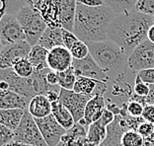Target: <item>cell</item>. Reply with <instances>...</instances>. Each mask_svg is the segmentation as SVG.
Instances as JSON below:
<instances>
[{
	"label": "cell",
	"mask_w": 154,
	"mask_h": 146,
	"mask_svg": "<svg viewBox=\"0 0 154 146\" xmlns=\"http://www.w3.org/2000/svg\"><path fill=\"white\" fill-rule=\"evenodd\" d=\"M58 73V86L61 89L65 90H73L77 79V75L75 74L73 67H70L67 70Z\"/></svg>",
	"instance_id": "28"
},
{
	"label": "cell",
	"mask_w": 154,
	"mask_h": 146,
	"mask_svg": "<svg viewBox=\"0 0 154 146\" xmlns=\"http://www.w3.org/2000/svg\"><path fill=\"white\" fill-rule=\"evenodd\" d=\"M90 55L109 76L110 81L128 69V56L124 50L110 40L88 44Z\"/></svg>",
	"instance_id": "3"
},
{
	"label": "cell",
	"mask_w": 154,
	"mask_h": 146,
	"mask_svg": "<svg viewBox=\"0 0 154 146\" xmlns=\"http://www.w3.org/2000/svg\"><path fill=\"white\" fill-rule=\"evenodd\" d=\"M12 70L21 78H29L35 73L33 65L28 60V58H24L17 62L13 66Z\"/></svg>",
	"instance_id": "29"
},
{
	"label": "cell",
	"mask_w": 154,
	"mask_h": 146,
	"mask_svg": "<svg viewBox=\"0 0 154 146\" xmlns=\"http://www.w3.org/2000/svg\"><path fill=\"white\" fill-rule=\"evenodd\" d=\"M38 44L51 50L52 48L64 46L62 41V28H50L48 27L44 32L43 36L38 40Z\"/></svg>",
	"instance_id": "19"
},
{
	"label": "cell",
	"mask_w": 154,
	"mask_h": 146,
	"mask_svg": "<svg viewBox=\"0 0 154 146\" xmlns=\"http://www.w3.org/2000/svg\"><path fill=\"white\" fill-rule=\"evenodd\" d=\"M27 110H0V123L14 131L22 120Z\"/></svg>",
	"instance_id": "21"
},
{
	"label": "cell",
	"mask_w": 154,
	"mask_h": 146,
	"mask_svg": "<svg viewBox=\"0 0 154 146\" xmlns=\"http://www.w3.org/2000/svg\"><path fill=\"white\" fill-rule=\"evenodd\" d=\"M28 4V0H0V22L6 14L16 15L21 8ZM0 44V50H1Z\"/></svg>",
	"instance_id": "25"
},
{
	"label": "cell",
	"mask_w": 154,
	"mask_h": 146,
	"mask_svg": "<svg viewBox=\"0 0 154 146\" xmlns=\"http://www.w3.org/2000/svg\"><path fill=\"white\" fill-rule=\"evenodd\" d=\"M80 146H97L96 144H94V143H92V142H90L88 139H86L85 141L83 142V143L80 145Z\"/></svg>",
	"instance_id": "45"
},
{
	"label": "cell",
	"mask_w": 154,
	"mask_h": 146,
	"mask_svg": "<svg viewBox=\"0 0 154 146\" xmlns=\"http://www.w3.org/2000/svg\"><path fill=\"white\" fill-rule=\"evenodd\" d=\"M5 146H32V145H28V144H23V143H19V142H16V141H12L8 143Z\"/></svg>",
	"instance_id": "44"
},
{
	"label": "cell",
	"mask_w": 154,
	"mask_h": 146,
	"mask_svg": "<svg viewBox=\"0 0 154 146\" xmlns=\"http://www.w3.org/2000/svg\"><path fill=\"white\" fill-rule=\"evenodd\" d=\"M107 128L108 127L101 123L99 120L91 123L87 131V139L97 146H100L107 137Z\"/></svg>",
	"instance_id": "23"
},
{
	"label": "cell",
	"mask_w": 154,
	"mask_h": 146,
	"mask_svg": "<svg viewBox=\"0 0 154 146\" xmlns=\"http://www.w3.org/2000/svg\"><path fill=\"white\" fill-rule=\"evenodd\" d=\"M116 14L107 5L86 7L77 3L73 33L85 44L108 40V29L116 18Z\"/></svg>",
	"instance_id": "2"
},
{
	"label": "cell",
	"mask_w": 154,
	"mask_h": 146,
	"mask_svg": "<svg viewBox=\"0 0 154 146\" xmlns=\"http://www.w3.org/2000/svg\"><path fill=\"white\" fill-rule=\"evenodd\" d=\"M106 109V97L97 95L93 96L87 103L85 112H84V120L90 126L91 123L99 120Z\"/></svg>",
	"instance_id": "14"
},
{
	"label": "cell",
	"mask_w": 154,
	"mask_h": 146,
	"mask_svg": "<svg viewBox=\"0 0 154 146\" xmlns=\"http://www.w3.org/2000/svg\"><path fill=\"white\" fill-rule=\"evenodd\" d=\"M73 57L70 50L64 46L57 47L48 50V67L52 71L63 72L72 67Z\"/></svg>",
	"instance_id": "12"
},
{
	"label": "cell",
	"mask_w": 154,
	"mask_h": 146,
	"mask_svg": "<svg viewBox=\"0 0 154 146\" xmlns=\"http://www.w3.org/2000/svg\"><path fill=\"white\" fill-rule=\"evenodd\" d=\"M77 3L86 7H100L105 5L104 0H77Z\"/></svg>",
	"instance_id": "41"
},
{
	"label": "cell",
	"mask_w": 154,
	"mask_h": 146,
	"mask_svg": "<svg viewBox=\"0 0 154 146\" xmlns=\"http://www.w3.org/2000/svg\"><path fill=\"white\" fill-rule=\"evenodd\" d=\"M50 28H61L59 20V0H43L36 8Z\"/></svg>",
	"instance_id": "13"
},
{
	"label": "cell",
	"mask_w": 154,
	"mask_h": 146,
	"mask_svg": "<svg viewBox=\"0 0 154 146\" xmlns=\"http://www.w3.org/2000/svg\"><path fill=\"white\" fill-rule=\"evenodd\" d=\"M137 132L141 135V136L144 138V139H147V138L153 133L154 131V124L147 123V121H142V123L139 124L137 127Z\"/></svg>",
	"instance_id": "36"
},
{
	"label": "cell",
	"mask_w": 154,
	"mask_h": 146,
	"mask_svg": "<svg viewBox=\"0 0 154 146\" xmlns=\"http://www.w3.org/2000/svg\"><path fill=\"white\" fill-rule=\"evenodd\" d=\"M26 41L25 33L21 27L16 15L6 14L0 22V44L4 47L20 41Z\"/></svg>",
	"instance_id": "7"
},
{
	"label": "cell",
	"mask_w": 154,
	"mask_h": 146,
	"mask_svg": "<svg viewBox=\"0 0 154 146\" xmlns=\"http://www.w3.org/2000/svg\"><path fill=\"white\" fill-rule=\"evenodd\" d=\"M128 66L134 72L154 68V44L147 39L143 41L129 54Z\"/></svg>",
	"instance_id": "6"
},
{
	"label": "cell",
	"mask_w": 154,
	"mask_h": 146,
	"mask_svg": "<svg viewBox=\"0 0 154 146\" xmlns=\"http://www.w3.org/2000/svg\"><path fill=\"white\" fill-rule=\"evenodd\" d=\"M16 18L25 33L27 43L31 47L38 44V40L48 28L40 12L30 4H27L19 10L16 14Z\"/></svg>",
	"instance_id": "4"
},
{
	"label": "cell",
	"mask_w": 154,
	"mask_h": 146,
	"mask_svg": "<svg viewBox=\"0 0 154 146\" xmlns=\"http://www.w3.org/2000/svg\"><path fill=\"white\" fill-rule=\"evenodd\" d=\"M31 48L32 47L27 43V41L2 47L0 50V69L13 68L18 61L28 58Z\"/></svg>",
	"instance_id": "9"
},
{
	"label": "cell",
	"mask_w": 154,
	"mask_h": 146,
	"mask_svg": "<svg viewBox=\"0 0 154 146\" xmlns=\"http://www.w3.org/2000/svg\"><path fill=\"white\" fill-rule=\"evenodd\" d=\"M104 2L105 5L110 7L117 15H119L134 11L137 0H104Z\"/></svg>",
	"instance_id": "26"
},
{
	"label": "cell",
	"mask_w": 154,
	"mask_h": 146,
	"mask_svg": "<svg viewBox=\"0 0 154 146\" xmlns=\"http://www.w3.org/2000/svg\"><path fill=\"white\" fill-rule=\"evenodd\" d=\"M77 0H59V20L62 29L73 32Z\"/></svg>",
	"instance_id": "17"
},
{
	"label": "cell",
	"mask_w": 154,
	"mask_h": 146,
	"mask_svg": "<svg viewBox=\"0 0 154 146\" xmlns=\"http://www.w3.org/2000/svg\"><path fill=\"white\" fill-rule=\"evenodd\" d=\"M153 24L152 16L136 10L119 14L108 29V40L121 47L129 56L136 47L147 39L148 30Z\"/></svg>",
	"instance_id": "1"
},
{
	"label": "cell",
	"mask_w": 154,
	"mask_h": 146,
	"mask_svg": "<svg viewBox=\"0 0 154 146\" xmlns=\"http://www.w3.org/2000/svg\"><path fill=\"white\" fill-rule=\"evenodd\" d=\"M30 101L11 90H0V110H27Z\"/></svg>",
	"instance_id": "15"
},
{
	"label": "cell",
	"mask_w": 154,
	"mask_h": 146,
	"mask_svg": "<svg viewBox=\"0 0 154 146\" xmlns=\"http://www.w3.org/2000/svg\"><path fill=\"white\" fill-rule=\"evenodd\" d=\"M149 94L145 98V105L154 106V85H149Z\"/></svg>",
	"instance_id": "42"
},
{
	"label": "cell",
	"mask_w": 154,
	"mask_h": 146,
	"mask_svg": "<svg viewBox=\"0 0 154 146\" xmlns=\"http://www.w3.org/2000/svg\"><path fill=\"white\" fill-rule=\"evenodd\" d=\"M135 10L146 15H154V0H137Z\"/></svg>",
	"instance_id": "33"
},
{
	"label": "cell",
	"mask_w": 154,
	"mask_h": 146,
	"mask_svg": "<svg viewBox=\"0 0 154 146\" xmlns=\"http://www.w3.org/2000/svg\"><path fill=\"white\" fill-rule=\"evenodd\" d=\"M48 50L45 47H41L40 44L32 47L29 55H28V60L33 65L35 71H43L48 69Z\"/></svg>",
	"instance_id": "22"
},
{
	"label": "cell",
	"mask_w": 154,
	"mask_h": 146,
	"mask_svg": "<svg viewBox=\"0 0 154 146\" xmlns=\"http://www.w3.org/2000/svg\"><path fill=\"white\" fill-rule=\"evenodd\" d=\"M51 103L45 95H36L31 99L27 111L34 119H44L51 114Z\"/></svg>",
	"instance_id": "18"
},
{
	"label": "cell",
	"mask_w": 154,
	"mask_h": 146,
	"mask_svg": "<svg viewBox=\"0 0 154 146\" xmlns=\"http://www.w3.org/2000/svg\"><path fill=\"white\" fill-rule=\"evenodd\" d=\"M141 117L144 121L154 124V106L153 105H145L143 109V113Z\"/></svg>",
	"instance_id": "38"
},
{
	"label": "cell",
	"mask_w": 154,
	"mask_h": 146,
	"mask_svg": "<svg viewBox=\"0 0 154 146\" xmlns=\"http://www.w3.org/2000/svg\"><path fill=\"white\" fill-rule=\"evenodd\" d=\"M14 131L0 123V146H5L13 141Z\"/></svg>",
	"instance_id": "34"
},
{
	"label": "cell",
	"mask_w": 154,
	"mask_h": 146,
	"mask_svg": "<svg viewBox=\"0 0 154 146\" xmlns=\"http://www.w3.org/2000/svg\"><path fill=\"white\" fill-rule=\"evenodd\" d=\"M144 143L145 139L136 130H125L120 139L121 146H143Z\"/></svg>",
	"instance_id": "27"
},
{
	"label": "cell",
	"mask_w": 154,
	"mask_h": 146,
	"mask_svg": "<svg viewBox=\"0 0 154 146\" xmlns=\"http://www.w3.org/2000/svg\"><path fill=\"white\" fill-rule=\"evenodd\" d=\"M42 135L48 146H57L61 137L65 134L66 130L61 127L52 114L44 119H35Z\"/></svg>",
	"instance_id": "11"
},
{
	"label": "cell",
	"mask_w": 154,
	"mask_h": 146,
	"mask_svg": "<svg viewBox=\"0 0 154 146\" xmlns=\"http://www.w3.org/2000/svg\"><path fill=\"white\" fill-rule=\"evenodd\" d=\"M115 117H116L115 114L106 108V109H105V111H104L103 114H102V117H101V119L99 120V121L102 124H104L105 126L108 127V126H110V124H112V123H114Z\"/></svg>",
	"instance_id": "39"
},
{
	"label": "cell",
	"mask_w": 154,
	"mask_h": 146,
	"mask_svg": "<svg viewBox=\"0 0 154 146\" xmlns=\"http://www.w3.org/2000/svg\"><path fill=\"white\" fill-rule=\"evenodd\" d=\"M62 41H63L64 47H67L69 50V48H70L73 44L79 40L77 39V37L74 35V33L71 32V31L62 29Z\"/></svg>",
	"instance_id": "37"
},
{
	"label": "cell",
	"mask_w": 154,
	"mask_h": 146,
	"mask_svg": "<svg viewBox=\"0 0 154 146\" xmlns=\"http://www.w3.org/2000/svg\"><path fill=\"white\" fill-rule=\"evenodd\" d=\"M72 67L74 69V72L77 76L91 78L105 83L110 82L109 76L97 64V62L94 60V58L90 54L85 58H83V59H74Z\"/></svg>",
	"instance_id": "10"
},
{
	"label": "cell",
	"mask_w": 154,
	"mask_h": 146,
	"mask_svg": "<svg viewBox=\"0 0 154 146\" xmlns=\"http://www.w3.org/2000/svg\"><path fill=\"white\" fill-rule=\"evenodd\" d=\"M143 109H144V105L141 104L140 102H138V101L131 100L128 102L127 110L128 116L134 117H141Z\"/></svg>",
	"instance_id": "32"
},
{
	"label": "cell",
	"mask_w": 154,
	"mask_h": 146,
	"mask_svg": "<svg viewBox=\"0 0 154 146\" xmlns=\"http://www.w3.org/2000/svg\"><path fill=\"white\" fill-rule=\"evenodd\" d=\"M92 96L75 93L73 90L61 89L59 93L58 103L67 109L74 119L75 123L84 119V112L89 100Z\"/></svg>",
	"instance_id": "8"
},
{
	"label": "cell",
	"mask_w": 154,
	"mask_h": 146,
	"mask_svg": "<svg viewBox=\"0 0 154 146\" xmlns=\"http://www.w3.org/2000/svg\"><path fill=\"white\" fill-rule=\"evenodd\" d=\"M152 18H153V23H154V15L152 16Z\"/></svg>",
	"instance_id": "46"
},
{
	"label": "cell",
	"mask_w": 154,
	"mask_h": 146,
	"mask_svg": "<svg viewBox=\"0 0 154 146\" xmlns=\"http://www.w3.org/2000/svg\"><path fill=\"white\" fill-rule=\"evenodd\" d=\"M13 141L32 146H48L34 117L26 111L18 127L14 130Z\"/></svg>",
	"instance_id": "5"
},
{
	"label": "cell",
	"mask_w": 154,
	"mask_h": 146,
	"mask_svg": "<svg viewBox=\"0 0 154 146\" xmlns=\"http://www.w3.org/2000/svg\"><path fill=\"white\" fill-rule=\"evenodd\" d=\"M98 83H99L98 80L77 76L73 91L78 94H83V95H88L93 97L97 89Z\"/></svg>",
	"instance_id": "24"
},
{
	"label": "cell",
	"mask_w": 154,
	"mask_h": 146,
	"mask_svg": "<svg viewBox=\"0 0 154 146\" xmlns=\"http://www.w3.org/2000/svg\"><path fill=\"white\" fill-rule=\"evenodd\" d=\"M147 40L154 44V24L149 28L147 33Z\"/></svg>",
	"instance_id": "43"
},
{
	"label": "cell",
	"mask_w": 154,
	"mask_h": 146,
	"mask_svg": "<svg viewBox=\"0 0 154 146\" xmlns=\"http://www.w3.org/2000/svg\"><path fill=\"white\" fill-rule=\"evenodd\" d=\"M51 106H52L51 114L54 116V117L58 123L59 126L63 127L66 131L72 128L73 126L75 124V121L70 112L58 102L52 103Z\"/></svg>",
	"instance_id": "20"
},
{
	"label": "cell",
	"mask_w": 154,
	"mask_h": 146,
	"mask_svg": "<svg viewBox=\"0 0 154 146\" xmlns=\"http://www.w3.org/2000/svg\"><path fill=\"white\" fill-rule=\"evenodd\" d=\"M136 75L138 76V78L142 82H144L148 85H154V68L140 70L136 73Z\"/></svg>",
	"instance_id": "35"
},
{
	"label": "cell",
	"mask_w": 154,
	"mask_h": 146,
	"mask_svg": "<svg viewBox=\"0 0 154 146\" xmlns=\"http://www.w3.org/2000/svg\"><path fill=\"white\" fill-rule=\"evenodd\" d=\"M45 81H47L48 84L51 86L58 85V73L48 69L47 75H45Z\"/></svg>",
	"instance_id": "40"
},
{
	"label": "cell",
	"mask_w": 154,
	"mask_h": 146,
	"mask_svg": "<svg viewBox=\"0 0 154 146\" xmlns=\"http://www.w3.org/2000/svg\"><path fill=\"white\" fill-rule=\"evenodd\" d=\"M149 85L146 83L142 82L138 76L136 75L134 77V93L137 97L140 98H146L149 94Z\"/></svg>",
	"instance_id": "31"
},
{
	"label": "cell",
	"mask_w": 154,
	"mask_h": 146,
	"mask_svg": "<svg viewBox=\"0 0 154 146\" xmlns=\"http://www.w3.org/2000/svg\"><path fill=\"white\" fill-rule=\"evenodd\" d=\"M69 50H70L73 59H77V60L83 59V58H85L86 56H88L90 54L88 44L83 43L81 41H77L76 43L69 48Z\"/></svg>",
	"instance_id": "30"
},
{
	"label": "cell",
	"mask_w": 154,
	"mask_h": 146,
	"mask_svg": "<svg viewBox=\"0 0 154 146\" xmlns=\"http://www.w3.org/2000/svg\"><path fill=\"white\" fill-rule=\"evenodd\" d=\"M88 126L76 123L72 128L67 130L61 137L57 146H80L87 139Z\"/></svg>",
	"instance_id": "16"
}]
</instances>
